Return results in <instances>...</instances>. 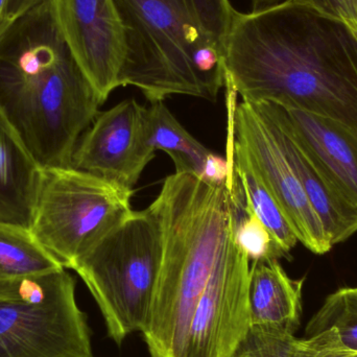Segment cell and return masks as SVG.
I'll return each instance as SVG.
<instances>
[{
	"label": "cell",
	"mask_w": 357,
	"mask_h": 357,
	"mask_svg": "<svg viewBox=\"0 0 357 357\" xmlns=\"http://www.w3.org/2000/svg\"><path fill=\"white\" fill-rule=\"evenodd\" d=\"M260 110L274 123L281 148L318 214L331 245L347 241L357 232V206L337 186L320 161L307 152L289 130L262 109Z\"/></svg>",
	"instance_id": "cell-13"
},
{
	"label": "cell",
	"mask_w": 357,
	"mask_h": 357,
	"mask_svg": "<svg viewBox=\"0 0 357 357\" xmlns=\"http://www.w3.org/2000/svg\"><path fill=\"white\" fill-rule=\"evenodd\" d=\"M245 205L235 169L220 184L189 173L165 178L149 206L162 238L160 270L142 333L151 357H183L195 306Z\"/></svg>",
	"instance_id": "cell-3"
},
{
	"label": "cell",
	"mask_w": 357,
	"mask_h": 357,
	"mask_svg": "<svg viewBox=\"0 0 357 357\" xmlns=\"http://www.w3.org/2000/svg\"><path fill=\"white\" fill-rule=\"evenodd\" d=\"M100 105L47 0L0 33V115L40 169L70 167Z\"/></svg>",
	"instance_id": "cell-2"
},
{
	"label": "cell",
	"mask_w": 357,
	"mask_h": 357,
	"mask_svg": "<svg viewBox=\"0 0 357 357\" xmlns=\"http://www.w3.org/2000/svg\"><path fill=\"white\" fill-rule=\"evenodd\" d=\"M305 279H291L278 259L252 262L249 305L251 327L295 335L301 323Z\"/></svg>",
	"instance_id": "cell-14"
},
{
	"label": "cell",
	"mask_w": 357,
	"mask_h": 357,
	"mask_svg": "<svg viewBox=\"0 0 357 357\" xmlns=\"http://www.w3.org/2000/svg\"><path fill=\"white\" fill-rule=\"evenodd\" d=\"M328 328L337 329L342 342L357 350V287H344L329 295L308 323L306 335Z\"/></svg>",
	"instance_id": "cell-19"
},
{
	"label": "cell",
	"mask_w": 357,
	"mask_h": 357,
	"mask_svg": "<svg viewBox=\"0 0 357 357\" xmlns=\"http://www.w3.org/2000/svg\"><path fill=\"white\" fill-rule=\"evenodd\" d=\"M282 1H284V0H250L252 12L271 8V6H276V4L280 3Z\"/></svg>",
	"instance_id": "cell-24"
},
{
	"label": "cell",
	"mask_w": 357,
	"mask_h": 357,
	"mask_svg": "<svg viewBox=\"0 0 357 357\" xmlns=\"http://www.w3.org/2000/svg\"><path fill=\"white\" fill-rule=\"evenodd\" d=\"M146 110L130 98L98 113L79 138L70 167L133 191L156 153L146 138Z\"/></svg>",
	"instance_id": "cell-11"
},
{
	"label": "cell",
	"mask_w": 357,
	"mask_h": 357,
	"mask_svg": "<svg viewBox=\"0 0 357 357\" xmlns=\"http://www.w3.org/2000/svg\"><path fill=\"white\" fill-rule=\"evenodd\" d=\"M227 155L232 159L235 173L243 187L245 207L257 215L289 257L291 249L297 245V236L243 146L230 133H228Z\"/></svg>",
	"instance_id": "cell-17"
},
{
	"label": "cell",
	"mask_w": 357,
	"mask_h": 357,
	"mask_svg": "<svg viewBox=\"0 0 357 357\" xmlns=\"http://www.w3.org/2000/svg\"><path fill=\"white\" fill-rule=\"evenodd\" d=\"M226 89L228 133L243 146L252 165L280 206L298 241L312 253L326 254L333 245L281 148L274 123L256 105L243 100L237 102L236 93L228 88Z\"/></svg>",
	"instance_id": "cell-8"
},
{
	"label": "cell",
	"mask_w": 357,
	"mask_h": 357,
	"mask_svg": "<svg viewBox=\"0 0 357 357\" xmlns=\"http://www.w3.org/2000/svg\"><path fill=\"white\" fill-rule=\"evenodd\" d=\"M146 133L149 146L154 152L167 153L176 173H189L211 183H224L234 172L229 158L212 154L172 114L163 102H151L146 110Z\"/></svg>",
	"instance_id": "cell-15"
},
{
	"label": "cell",
	"mask_w": 357,
	"mask_h": 357,
	"mask_svg": "<svg viewBox=\"0 0 357 357\" xmlns=\"http://www.w3.org/2000/svg\"><path fill=\"white\" fill-rule=\"evenodd\" d=\"M56 26L102 104L119 86L126 58L114 0H47Z\"/></svg>",
	"instance_id": "cell-10"
},
{
	"label": "cell",
	"mask_w": 357,
	"mask_h": 357,
	"mask_svg": "<svg viewBox=\"0 0 357 357\" xmlns=\"http://www.w3.org/2000/svg\"><path fill=\"white\" fill-rule=\"evenodd\" d=\"M66 270L0 281V357H93Z\"/></svg>",
	"instance_id": "cell-7"
},
{
	"label": "cell",
	"mask_w": 357,
	"mask_h": 357,
	"mask_svg": "<svg viewBox=\"0 0 357 357\" xmlns=\"http://www.w3.org/2000/svg\"><path fill=\"white\" fill-rule=\"evenodd\" d=\"M295 335L251 327L234 357H291Z\"/></svg>",
	"instance_id": "cell-21"
},
{
	"label": "cell",
	"mask_w": 357,
	"mask_h": 357,
	"mask_svg": "<svg viewBox=\"0 0 357 357\" xmlns=\"http://www.w3.org/2000/svg\"><path fill=\"white\" fill-rule=\"evenodd\" d=\"M291 357H357V350L342 342L337 329L328 328L305 339L295 337Z\"/></svg>",
	"instance_id": "cell-22"
},
{
	"label": "cell",
	"mask_w": 357,
	"mask_h": 357,
	"mask_svg": "<svg viewBox=\"0 0 357 357\" xmlns=\"http://www.w3.org/2000/svg\"><path fill=\"white\" fill-rule=\"evenodd\" d=\"M6 6L8 0H0V33L6 29Z\"/></svg>",
	"instance_id": "cell-25"
},
{
	"label": "cell",
	"mask_w": 357,
	"mask_h": 357,
	"mask_svg": "<svg viewBox=\"0 0 357 357\" xmlns=\"http://www.w3.org/2000/svg\"><path fill=\"white\" fill-rule=\"evenodd\" d=\"M225 87L243 102L301 109L357 134L356 42L345 25L295 0L236 12Z\"/></svg>",
	"instance_id": "cell-1"
},
{
	"label": "cell",
	"mask_w": 357,
	"mask_h": 357,
	"mask_svg": "<svg viewBox=\"0 0 357 357\" xmlns=\"http://www.w3.org/2000/svg\"><path fill=\"white\" fill-rule=\"evenodd\" d=\"M257 105L328 172L337 186L357 206V134L333 119L275 102Z\"/></svg>",
	"instance_id": "cell-12"
},
{
	"label": "cell",
	"mask_w": 357,
	"mask_h": 357,
	"mask_svg": "<svg viewBox=\"0 0 357 357\" xmlns=\"http://www.w3.org/2000/svg\"><path fill=\"white\" fill-rule=\"evenodd\" d=\"M234 225L191 317L183 357H234L251 328V261L235 241Z\"/></svg>",
	"instance_id": "cell-9"
},
{
	"label": "cell",
	"mask_w": 357,
	"mask_h": 357,
	"mask_svg": "<svg viewBox=\"0 0 357 357\" xmlns=\"http://www.w3.org/2000/svg\"><path fill=\"white\" fill-rule=\"evenodd\" d=\"M126 58L119 86L151 102L172 96L215 100L226 85V52L237 10L230 0H114Z\"/></svg>",
	"instance_id": "cell-4"
},
{
	"label": "cell",
	"mask_w": 357,
	"mask_h": 357,
	"mask_svg": "<svg viewBox=\"0 0 357 357\" xmlns=\"http://www.w3.org/2000/svg\"><path fill=\"white\" fill-rule=\"evenodd\" d=\"M127 190L110 181L71 167L40 172L31 231L62 264L73 270L134 210Z\"/></svg>",
	"instance_id": "cell-6"
},
{
	"label": "cell",
	"mask_w": 357,
	"mask_h": 357,
	"mask_svg": "<svg viewBox=\"0 0 357 357\" xmlns=\"http://www.w3.org/2000/svg\"><path fill=\"white\" fill-rule=\"evenodd\" d=\"M161 258L160 226L148 207L133 211L73 266L117 345L146 327Z\"/></svg>",
	"instance_id": "cell-5"
},
{
	"label": "cell",
	"mask_w": 357,
	"mask_h": 357,
	"mask_svg": "<svg viewBox=\"0 0 357 357\" xmlns=\"http://www.w3.org/2000/svg\"><path fill=\"white\" fill-rule=\"evenodd\" d=\"M234 238L251 262L287 258L270 231L245 205L235 220Z\"/></svg>",
	"instance_id": "cell-20"
},
{
	"label": "cell",
	"mask_w": 357,
	"mask_h": 357,
	"mask_svg": "<svg viewBox=\"0 0 357 357\" xmlns=\"http://www.w3.org/2000/svg\"><path fill=\"white\" fill-rule=\"evenodd\" d=\"M39 165L0 115V222L31 228Z\"/></svg>",
	"instance_id": "cell-16"
},
{
	"label": "cell",
	"mask_w": 357,
	"mask_h": 357,
	"mask_svg": "<svg viewBox=\"0 0 357 357\" xmlns=\"http://www.w3.org/2000/svg\"><path fill=\"white\" fill-rule=\"evenodd\" d=\"M348 31L351 33L352 38H354V42H356L357 46V25H354V26L347 27Z\"/></svg>",
	"instance_id": "cell-26"
},
{
	"label": "cell",
	"mask_w": 357,
	"mask_h": 357,
	"mask_svg": "<svg viewBox=\"0 0 357 357\" xmlns=\"http://www.w3.org/2000/svg\"><path fill=\"white\" fill-rule=\"evenodd\" d=\"M346 27L357 25V0H295Z\"/></svg>",
	"instance_id": "cell-23"
},
{
	"label": "cell",
	"mask_w": 357,
	"mask_h": 357,
	"mask_svg": "<svg viewBox=\"0 0 357 357\" xmlns=\"http://www.w3.org/2000/svg\"><path fill=\"white\" fill-rule=\"evenodd\" d=\"M62 268L36 239L31 229L0 222V281Z\"/></svg>",
	"instance_id": "cell-18"
}]
</instances>
